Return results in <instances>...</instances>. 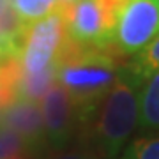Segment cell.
<instances>
[{
  "instance_id": "16",
  "label": "cell",
  "mask_w": 159,
  "mask_h": 159,
  "mask_svg": "<svg viewBox=\"0 0 159 159\" xmlns=\"http://www.w3.org/2000/svg\"><path fill=\"white\" fill-rule=\"evenodd\" d=\"M85 159H99V157H97V156H87Z\"/></svg>"
},
{
  "instance_id": "4",
  "label": "cell",
  "mask_w": 159,
  "mask_h": 159,
  "mask_svg": "<svg viewBox=\"0 0 159 159\" xmlns=\"http://www.w3.org/2000/svg\"><path fill=\"white\" fill-rule=\"evenodd\" d=\"M67 39L66 14L57 9L48 18L25 27L20 46V66L21 73L35 74L44 71L57 60L64 43Z\"/></svg>"
},
{
  "instance_id": "10",
  "label": "cell",
  "mask_w": 159,
  "mask_h": 159,
  "mask_svg": "<svg viewBox=\"0 0 159 159\" xmlns=\"http://www.w3.org/2000/svg\"><path fill=\"white\" fill-rule=\"evenodd\" d=\"M9 9L23 29L44 20L58 9V0H7Z\"/></svg>"
},
{
  "instance_id": "3",
  "label": "cell",
  "mask_w": 159,
  "mask_h": 159,
  "mask_svg": "<svg viewBox=\"0 0 159 159\" xmlns=\"http://www.w3.org/2000/svg\"><path fill=\"white\" fill-rule=\"evenodd\" d=\"M127 0H80L66 14L67 39L76 44L113 48V34Z\"/></svg>"
},
{
  "instance_id": "13",
  "label": "cell",
  "mask_w": 159,
  "mask_h": 159,
  "mask_svg": "<svg viewBox=\"0 0 159 159\" xmlns=\"http://www.w3.org/2000/svg\"><path fill=\"white\" fill-rule=\"evenodd\" d=\"M125 159H159V136L140 138L131 143Z\"/></svg>"
},
{
  "instance_id": "18",
  "label": "cell",
  "mask_w": 159,
  "mask_h": 159,
  "mask_svg": "<svg viewBox=\"0 0 159 159\" xmlns=\"http://www.w3.org/2000/svg\"><path fill=\"white\" fill-rule=\"evenodd\" d=\"M124 159H125V157H124Z\"/></svg>"
},
{
  "instance_id": "6",
  "label": "cell",
  "mask_w": 159,
  "mask_h": 159,
  "mask_svg": "<svg viewBox=\"0 0 159 159\" xmlns=\"http://www.w3.org/2000/svg\"><path fill=\"white\" fill-rule=\"evenodd\" d=\"M39 104L44 119L48 143L58 148L64 147L73 136L74 122L78 119V110L69 92L60 83H55Z\"/></svg>"
},
{
  "instance_id": "8",
  "label": "cell",
  "mask_w": 159,
  "mask_h": 159,
  "mask_svg": "<svg viewBox=\"0 0 159 159\" xmlns=\"http://www.w3.org/2000/svg\"><path fill=\"white\" fill-rule=\"evenodd\" d=\"M57 69L58 66H57V60H55L51 66H48L41 73H35V74L20 73L18 87H16V97L39 104L43 101V97L48 94V90L57 83Z\"/></svg>"
},
{
  "instance_id": "2",
  "label": "cell",
  "mask_w": 159,
  "mask_h": 159,
  "mask_svg": "<svg viewBox=\"0 0 159 159\" xmlns=\"http://www.w3.org/2000/svg\"><path fill=\"white\" fill-rule=\"evenodd\" d=\"M143 78L133 69L120 67L119 78L97 108L96 140L106 157H115L133 134L140 117L138 94Z\"/></svg>"
},
{
  "instance_id": "5",
  "label": "cell",
  "mask_w": 159,
  "mask_h": 159,
  "mask_svg": "<svg viewBox=\"0 0 159 159\" xmlns=\"http://www.w3.org/2000/svg\"><path fill=\"white\" fill-rule=\"evenodd\" d=\"M157 35V0H127L113 34L115 50L122 55H140Z\"/></svg>"
},
{
  "instance_id": "11",
  "label": "cell",
  "mask_w": 159,
  "mask_h": 159,
  "mask_svg": "<svg viewBox=\"0 0 159 159\" xmlns=\"http://www.w3.org/2000/svg\"><path fill=\"white\" fill-rule=\"evenodd\" d=\"M32 154L16 133L0 127V159H30Z\"/></svg>"
},
{
  "instance_id": "12",
  "label": "cell",
  "mask_w": 159,
  "mask_h": 159,
  "mask_svg": "<svg viewBox=\"0 0 159 159\" xmlns=\"http://www.w3.org/2000/svg\"><path fill=\"white\" fill-rule=\"evenodd\" d=\"M129 67L143 80L147 78L148 74L157 73L159 71V35L140 55L134 57V60L129 64Z\"/></svg>"
},
{
  "instance_id": "15",
  "label": "cell",
  "mask_w": 159,
  "mask_h": 159,
  "mask_svg": "<svg viewBox=\"0 0 159 159\" xmlns=\"http://www.w3.org/2000/svg\"><path fill=\"white\" fill-rule=\"evenodd\" d=\"M57 159H85L80 152H69V154H64V156H58Z\"/></svg>"
},
{
  "instance_id": "7",
  "label": "cell",
  "mask_w": 159,
  "mask_h": 159,
  "mask_svg": "<svg viewBox=\"0 0 159 159\" xmlns=\"http://www.w3.org/2000/svg\"><path fill=\"white\" fill-rule=\"evenodd\" d=\"M0 127H6V129L16 133L32 152L39 150L43 145L48 143L44 119H43L41 104H37V102L16 97L4 110Z\"/></svg>"
},
{
  "instance_id": "17",
  "label": "cell",
  "mask_w": 159,
  "mask_h": 159,
  "mask_svg": "<svg viewBox=\"0 0 159 159\" xmlns=\"http://www.w3.org/2000/svg\"><path fill=\"white\" fill-rule=\"evenodd\" d=\"M157 2H159V0H157Z\"/></svg>"
},
{
  "instance_id": "1",
  "label": "cell",
  "mask_w": 159,
  "mask_h": 159,
  "mask_svg": "<svg viewBox=\"0 0 159 159\" xmlns=\"http://www.w3.org/2000/svg\"><path fill=\"white\" fill-rule=\"evenodd\" d=\"M57 83L69 92L78 119L96 113L119 78L120 67L110 48L76 44L66 39L57 57Z\"/></svg>"
},
{
  "instance_id": "14",
  "label": "cell",
  "mask_w": 159,
  "mask_h": 159,
  "mask_svg": "<svg viewBox=\"0 0 159 159\" xmlns=\"http://www.w3.org/2000/svg\"><path fill=\"white\" fill-rule=\"evenodd\" d=\"M80 0H58V9H62V11H67L74 4H78Z\"/></svg>"
},
{
  "instance_id": "9",
  "label": "cell",
  "mask_w": 159,
  "mask_h": 159,
  "mask_svg": "<svg viewBox=\"0 0 159 159\" xmlns=\"http://www.w3.org/2000/svg\"><path fill=\"white\" fill-rule=\"evenodd\" d=\"M138 124L142 127L159 129V71L143 80L138 94Z\"/></svg>"
}]
</instances>
